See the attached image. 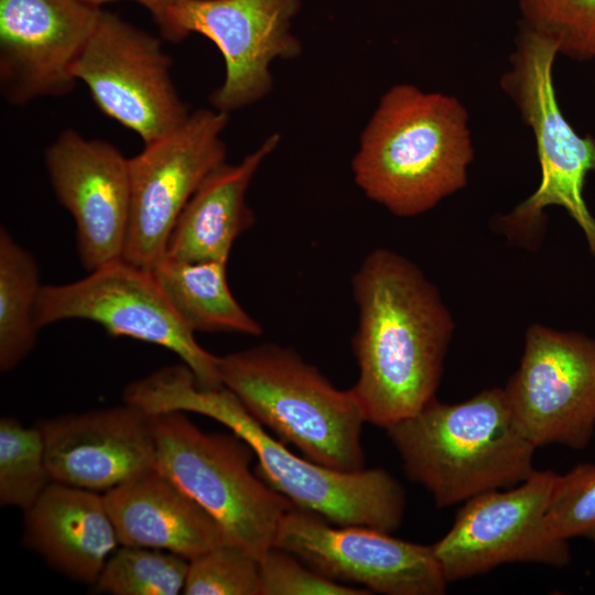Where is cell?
<instances>
[{
    "label": "cell",
    "instance_id": "27",
    "mask_svg": "<svg viewBox=\"0 0 595 595\" xmlns=\"http://www.w3.org/2000/svg\"><path fill=\"white\" fill-rule=\"evenodd\" d=\"M547 516L560 538L595 544V464H581L559 476Z\"/></svg>",
    "mask_w": 595,
    "mask_h": 595
},
{
    "label": "cell",
    "instance_id": "18",
    "mask_svg": "<svg viewBox=\"0 0 595 595\" xmlns=\"http://www.w3.org/2000/svg\"><path fill=\"white\" fill-rule=\"evenodd\" d=\"M102 495L120 545L164 550L191 561L232 542L204 508L155 466Z\"/></svg>",
    "mask_w": 595,
    "mask_h": 595
},
{
    "label": "cell",
    "instance_id": "4",
    "mask_svg": "<svg viewBox=\"0 0 595 595\" xmlns=\"http://www.w3.org/2000/svg\"><path fill=\"white\" fill-rule=\"evenodd\" d=\"M408 477L440 508L519 485L536 469V446L517 425L502 388L459 403L433 399L386 428Z\"/></svg>",
    "mask_w": 595,
    "mask_h": 595
},
{
    "label": "cell",
    "instance_id": "24",
    "mask_svg": "<svg viewBox=\"0 0 595 595\" xmlns=\"http://www.w3.org/2000/svg\"><path fill=\"white\" fill-rule=\"evenodd\" d=\"M188 562L164 550L120 545L94 586L111 595H176L183 593Z\"/></svg>",
    "mask_w": 595,
    "mask_h": 595
},
{
    "label": "cell",
    "instance_id": "3",
    "mask_svg": "<svg viewBox=\"0 0 595 595\" xmlns=\"http://www.w3.org/2000/svg\"><path fill=\"white\" fill-rule=\"evenodd\" d=\"M469 117L452 95L391 86L351 160L356 185L399 217H414L463 190L474 160Z\"/></svg>",
    "mask_w": 595,
    "mask_h": 595
},
{
    "label": "cell",
    "instance_id": "12",
    "mask_svg": "<svg viewBox=\"0 0 595 595\" xmlns=\"http://www.w3.org/2000/svg\"><path fill=\"white\" fill-rule=\"evenodd\" d=\"M512 416L536 446L583 450L595 430V339L532 324L504 388Z\"/></svg>",
    "mask_w": 595,
    "mask_h": 595
},
{
    "label": "cell",
    "instance_id": "17",
    "mask_svg": "<svg viewBox=\"0 0 595 595\" xmlns=\"http://www.w3.org/2000/svg\"><path fill=\"white\" fill-rule=\"evenodd\" d=\"M53 482L105 491L155 466L152 415L129 403L36 423Z\"/></svg>",
    "mask_w": 595,
    "mask_h": 595
},
{
    "label": "cell",
    "instance_id": "8",
    "mask_svg": "<svg viewBox=\"0 0 595 595\" xmlns=\"http://www.w3.org/2000/svg\"><path fill=\"white\" fill-rule=\"evenodd\" d=\"M86 320L111 336H125L173 351L204 389L223 386L218 356L203 348L176 314L150 270L119 259L74 282L43 285L34 309L40 328Z\"/></svg>",
    "mask_w": 595,
    "mask_h": 595
},
{
    "label": "cell",
    "instance_id": "19",
    "mask_svg": "<svg viewBox=\"0 0 595 595\" xmlns=\"http://www.w3.org/2000/svg\"><path fill=\"white\" fill-rule=\"evenodd\" d=\"M24 541L52 567L90 585L120 547L104 495L55 482L24 510Z\"/></svg>",
    "mask_w": 595,
    "mask_h": 595
},
{
    "label": "cell",
    "instance_id": "23",
    "mask_svg": "<svg viewBox=\"0 0 595 595\" xmlns=\"http://www.w3.org/2000/svg\"><path fill=\"white\" fill-rule=\"evenodd\" d=\"M53 483L41 431L13 416L0 420V504L29 509Z\"/></svg>",
    "mask_w": 595,
    "mask_h": 595
},
{
    "label": "cell",
    "instance_id": "20",
    "mask_svg": "<svg viewBox=\"0 0 595 595\" xmlns=\"http://www.w3.org/2000/svg\"><path fill=\"white\" fill-rule=\"evenodd\" d=\"M279 142L280 136L271 134L239 163L224 162L204 180L175 223L165 257L227 263L234 242L253 224L246 203L250 182Z\"/></svg>",
    "mask_w": 595,
    "mask_h": 595
},
{
    "label": "cell",
    "instance_id": "25",
    "mask_svg": "<svg viewBox=\"0 0 595 595\" xmlns=\"http://www.w3.org/2000/svg\"><path fill=\"white\" fill-rule=\"evenodd\" d=\"M520 24L572 60H595V0H518Z\"/></svg>",
    "mask_w": 595,
    "mask_h": 595
},
{
    "label": "cell",
    "instance_id": "15",
    "mask_svg": "<svg viewBox=\"0 0 595 595\" xmlns=\"http://www.w3.org/2000/svg\"><path fill=\"white\" fill-rule=\"evenodd\" d=\"M101 9L80 0H0V89L13 105L71 93Z\"/></svg>",
    "mask_w": 595,
    "mask_h": 595
},
{
    "label": "cell",
    "instance_id": "9",
    "mask_svg": "<svg viewBox=\"0 0 595 595\" xmlns=\"http://www.w3.org/2000/svg\"><path fill=\"white\" fill-rule=\"evenodd\" d=\"M559 476L534 470L517 487L464 501L448 532L431 545L446 582L507 563L569 564L567 540L551 529L547 516Z\"/></svg>",
    "mask_w": 595,
    "mask_h": 595
},
{
    "label": "cell",
    "instance_id": "1",
    "mask_svg": "<svg viewBox=\"0 0 595 595\" xmlns=\"http://www.w3.org/2000/svg\"><path fill=\"white\" fill-rule=\"evenodd\" d=\"M351 289L358 377L350 390L365 421L386 429L435 399L455 323L422 270L387 248L365 257Z\"/></svg>",
    "mask_w": 595,
    "mask_h": 595
},
{
    "label": "cell",
    "instance_id": "21",
    "mask_svg": "<svg viewBox=\"0 0 595 595\" xmlns=\"http://www.w3.org/2000/svg\"><path fill=\"white\" fill-rule=\"evenodd\" d=\"M226 266V262H186L164 256L150 271L176 314L193 333L260 336L263 332L261 324L230 292Z\"/></svg>",
    "mask_w": 595,
    "mask_h": 595
},
{
    "label": "cell",
    "instance_id": "22",
    "mask_svg": "<svg viewBox=\"0 0 595 595\" xmlns=\"http://www.w3.org/2000/svg\"><path fill=\"white\" fill-rule=\"evenodd\" d=\"M33 255L0 228V370L14 369L33 349L34 309L42 289Z\"/></svg>",
    "mask_w": 595,
    "mask_h": 595
},
{
    "label": "cell",
    "instance_id": "6",
    "mask_svg": "<svg viewBox=\"0 0 595 595\" xmlns=\"http://www.w3.org/2000/svg\"><path fill=\"white\" fill-rule=\"evenodd\" d=\"M556 55L552 41L519 23L500 86L533 134L541 177L530 196L498 218L497 227L510 240L536 248L544 232V210L560 206L583 230L595 258V217L584 198L586 177L595 171V138L577 133L560 108L553 82Z\"/></svg>",
    "mask_w": 595,
    "mask_h": 595
},
{
    "label": "cell",
    "instance_id": "10",
    "mask_svg": "<svg viewBox=\"0 0 595 595\" xmlns=\"http://www.w3.org/2000/svg\"><path fill=\"white\" fill-rule=\"evenodd\" d=\"M228 113L198 109L129 159L130 214L122 259L150 270L165 256L172 229L204 182L226 162Z\"/></svg>",
    "mask_w": 595,
    "mask_h": 595
},
{
    "label": "cell",
    "instance_id": "14",
    "mask_svg": "<svg viewBox=\"0 0 595 595\" xmlns=\"http://www.w3.org/2000/svg\"><path fill=\"white\" fill-rule=\"evenodd\" d=\"M274 547L335 582L386 595H441L447 582L431 545L396 539L363 526H336L292 508Z\"/></svg>",
    "mask_w": 595,
    "mask_h": 595
},
{
    "label": "cell",
    "instance_id": "13",
    "mask_svg": "<svg viewBox=\"0 0 595 595\" xmlns=\"http://www.w3.org/2000/svg\"><path fill=\"white\" fill-rule=\"evenodd\" d=\"M300 8V0H175L170 10L171 41L198 33L218 47L225 79L210 104L229 113L271 91L274 60L301 54L302 45L292 33Z\"/></svg>",
    "mask_w": 595,
    "mask_h": 595
},
{
    "label": "cell",
    "instance_id": "28",
    "mask_svg": "<svg viewBox=\"0 0 595 595\" xmlns=\"http://www.w3.org/2000/svg\"><path fill=\"white\" fill-rule=\"evenodd\" d=\"M259 595H369L320 574L292 553L271 548L260 558Z\"/></svg>",
    "mask_w": 595,
    "mask_h": 595
},
{
    "label": "cell",
    "instance_id": "2",
    "mask_svg": "<svg viewBox=\"0 0 595 595\" xmlns=\"http://www.w3.org/2000/svg\"><path fill=\"white\" fill-rule=\"evenodd\" d=\"M133 396L149 414L193 412L228 428L252 447L262 478L294 508L336 526H363L389 533L403 520L404 490L386 469L344 472L298 456L272 437L229 389L198 387L184 364L139 379Z\"/></svg>",
    "mask_w": 595,
    "mask_h": 595
},
{
    "label": "cell",
    "instance_id": "7",
    "mask_svg": "<svg viewBox=\"0 0 595 595\" xmlns=\"http://www.w3.org/2000/svg\"><path fill=\"white\" fill-rule=\"evenodd\" d=\"M155 467L204 508L228 538L260 559L293 505L250 469L252 447L236 433L205 432L182 411L152 415Z\"/></svg>",
    "mask_w": 595,
    "mask_h": 595
},
{
    "label": "cell",
    "instance_id": "16",
    "mask_svg": "<svg viewBox=\"0 0 595 595\" xmlns=\"http://www.w3.org/2000/svg\"><path fill=\"white\" fill-rule=\"evenodd\" d=\"M58 202L76 227L83 267L94 271L123 256L130 214L129 159L113 144L64 130L45 151Z\"/></svg>",
    "mask_w": 595,
    "mask_h": 595
},
{
    "label": "cell",
    "instance_id": "5",
    "mask_svg": "<svg viewBox=\"0 0 595 595\" xmlns=\"http://www.w3.org/2000/svg\"><path fill=\"white\" fill-rule=\"evenodd\" d=\"M221 383L264 429L323 466L365 468L363 411L295 350L267 343L218 357Z\"/></svg>",
    "mask_w": 595,
    "mask_h": 595
},
{
    "label": "cell",
    "instance_id": "29",
    "mask_svg": "<svg viewBox=\"0 0 595 595\" xmlns=\"http://www.w3.org/2000/svg\"><path fill=\"white\" fill-rule=\"evenodd\" d=\"M87 4L99 8L100 4L116 0H80ZM151 13L154 22L158 24L161 35L171 41L170 10L175 0H133Z\"/></svg>",
    "mask_w": 595,
    "mask_h": 595
},
{
    "label": "cell",
    "instance_id": "26",
    "mask_svg": "<svg viewBox=\"0 0 595 595\" xmlns=\"http://www.w3.org/2000/svg\"><path fill=\"white\" fill-rule=\"evenodd\" d=\"M260 559L235 542H225L188 562L182 594L259 595Z\"/></svg>",
    "mask_w": 595,
    "mask_h": 595
},
{
    "label": "cell",
    "instance_id": "11",
    "mask_svg": "<svg viewBox=\"0 0 595 595\" xmlns=\"http://www.w3.org/2000/svg\"><path fill=\"white\" fill-rule=\"evenodd\" d=\"M171 58L161 41L120 17L100 11L74 65L96 106L150 143L188 117L171 77Z\"/></svg>",
    "mask_w": 595,
    "mask_h": 595
}]
</instances>
